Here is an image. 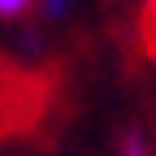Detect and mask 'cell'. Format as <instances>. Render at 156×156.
I'll return each mask as SVG.
<instances>
[{
	"mask_svg": "<svg viewBox=\"0 0 156 156\" xmlns=\"http://www.w3.org/2000/svg\"><path fill=\"white\" fill-rule=\"evenodd\" d=\"M69 9V0H48V13H65Z\"/></svg>",
	"mask_w": 156,
	"mask_h": 156,
	"instance_id": "3",
	"label": "cell"
},
{
	"mask_svg": "<svg viewBox=\"0 0 156 156\" xmlns=\"http://www.w3.org/2000/svg\"><path fill=\"white\" fill-rule=\"evenodd\" d=\"M35 0H0V17H22Z\"/></svg>",
	"mask_w": 156,
	"mask_h": 156,
	"instance_id": "1",
	"label": "cell"
},
{
	"mask_svg": "<svg viewBox=\"0 0 156 156\" xmlns=\"http://www.w3.org/2000/svg\"><path fill=\"white\" fill-rule=\"evenodd\" d=\"M126 156H147V147H143L139 134H130V139H126Z\"/></svg>",
	"mask_w": 156,
	"mask_h": 156,
	"instance_id": "2",
	"label": "cell"
}]
</instances>
